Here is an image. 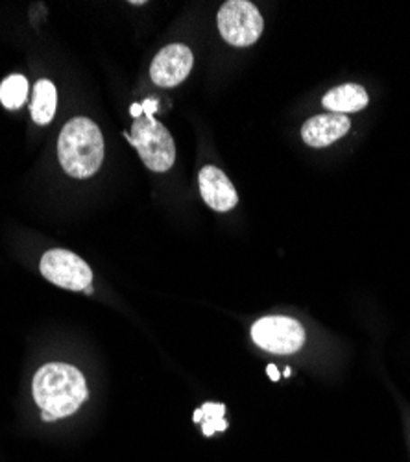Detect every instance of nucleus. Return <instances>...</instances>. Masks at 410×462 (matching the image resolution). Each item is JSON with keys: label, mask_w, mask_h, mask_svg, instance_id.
Segmentation results:
<instances>
[{"label": "nucleus", "mask_w": 410, "mask_h": 462, "mask_svg": "<svg viewBox=\"0 0 410 462\" xmlns=\"http://www.w3.org/2000/svg\"><path fill=\"white\" fill-rule=\"evenodd\" d=\"M323 107L331 109L333 113H355L368 106L369 97L362 86L357 84H344L331 89L323 95Z\"/></svg>", "instance_id": "10"}, {"label": "nucleus", "mask_w": 410, "mask_h": 462, "mask_svg": "<svg viewBox=\"0 0 410 462\" xmlns=\"http://www.w3.org/2000/svg\"><path fill=\"white\" fill-rule=\"evenodd\" d=\"M32 389L45 421L74 414L89 396L80 370L65 363H50L37 370Z\"/></svg>", "instance_id": "1"}, {"label": "nucleus", "mask_w": 410, "mask_h": 462, "mask_svg": "<svg viewBox=\"0 0 410 462\" xmlns=\"http://www.w3.org/2000/svg\"><path fill=\"white\" fill-rule=\"evenodd\" d=\"M200 192L202 199L205 200V204L220 213H226L230 209H233L239 202L237 190L233 187V183L228 180V176L223 174L220 169L213 167V165H205L200 171Z\"/></svg>", "instance_id": "8"}, {"label": "nucleus", "mask_w": 410, "mask_h": 462, "mask_svg": "<svg viewBox=\"0 0 410 462\" xmlns=\"http://www.w3.org/2000/svg\"><path fill=\"white\" fill-rule=\"evenodd\" d=\"M58 106V95L56 88L49 80H40L33 88V100H32V119L37 125H49Z\"/></svg>", "instance_id": "11"}, {"label": "nucleus", "mask_w": 410, "mask_h": 462, "mask_svg": "<svg viewBox=\"0 0 410 462\" xmlns=\"http://www.w3.org/2000/svg\"><path fill=\"white\" fill-rule=\"evenodd\" d=\"M204 418H202V430L205 437L214 435L216 431H226L228 430V421L223 420V412H226V407L222 403H205L202 407Z\"/></svg>", "instance_id": "13"}, {"label": "nucleus", "mask_w": 410, "mask_h": 462, "mask_svg": "<svg viewBox=\"0 0 410 462\" xmlns=\"http://www.w3.org/2000/svg\"><path fill=\"white\" fill-rule=\"evenodd\" d=\"M193 63L195 56L191 49L174 43L158 52L150 67V76L159 88H176L191 74Z\"/></svg>", "instance_id": "7"}, {"label": "nucleus", "mask_w": 410, "mask_h": 462, "mask_svg": "<svg viewBox=\"0 0 410 462\" xmlns=\"http://www.w3.org/2000/svg\"><path fill=\"white\" fill-rule=\"evenodd\" d=\"M142 115L135 119L132 135L124 134L132 146L137 148L142 163L154 172H167L176 162V146L169 130L154 119L158 107L156 100L141 104Z\"/></svg>", "instance_id": "3"}, {"label": "nucleus", "mask_w": 410, "mask_h": 462, "mask_svg": "<svg viewBox=\"0 0 410 462\" xmlns=\"http://www.w3.org/2000/svg\"><path fill=\"white\" fill-rule=\"evenodd\" d=\"M265 21L248 0H228L218 12L220 35L233 47L253 45L263 33Z\"/></svg>", "instance_id": "4"}, {"label": "nucleus", "mask_w": 410, "mask_h": 462, "mask_svg": "<svg viewBox=\"0 0 410 462\" xmlns=\"http://www.w3.org/2000/svg\"><path fill=\"white\" fill-rule=\"evenodd\" d=\"M269 375H270L274 381H278V379H279V372H278V368H276L274 365H270V366H269Z\"/></svg>", "instance_id": "15"}, {"label": "nucleus", "mask_w": 410, "mask_h": 462, "mask_svg": "<svg viewBox=\"0 0 410 462\" xmlns=\"http://www.w3.org/2000/svg\"><path fill=\"white\" fill-rule=\"evenodd\" d=\"M253 342L270 354L290 356L296 354L304 346L305 331L288 317H265L253 324L251 328Z\"/></svg>", "instance_id": "5"}, {"label": "nucleus", "mask_w": 410, "mask_h": 462, "mask_svg": "<svg viewBox=\"0 0 410 462\" xmlns=\"http://www.w3.org/2000/svg\"><path fill=\"white\" fill-rule=\"evenodd\" d=\"M350 119L341 113L316 115L302 128V139L313 148H325L350 132Z\"/></svg>", "instance_id": "9"}, {"label": "nucleus", "mask_w": 410, "mask_h": 462, "mask_svg": "<svg viewBox=\"0 0 410 462\" xmlns=\"http://www.w3.org/2000/svg\"><path fill=\"white\" fill-rule=\"evenodd\" d=\"M130 113L133 115L135 119H137V117H141V115H142V106H141V104H133V106H132V109H130Z\"/></svg>", "instance_id": "14"}, {"label": "nucleus", "mask_w": 410, "mask_h": 462, "mask_svg": "<svg viewBox=\"0 0 410 462\" xmlns=\"http://www.w3.org/2000/svg\"><path fill=\"white\" fill-rule=\"evenodd\" d=\"M202 418H204V412H202V409H198V411L195 412V421H196V423H202Z\"/></svg>", "instance_id": "16"}, {"label": "nucleus", "mask_w": 410, "mask_h": 462, "mask_svg": "<svg viewBox=\"0 0 410 462\" xmlns=\"http://www.w3.org/2000/svg\"><path fill=\"white\" fill-rule=\"evenodd\" d=\"M41 274L54 285L68 291L91 287L93 273L87 263L68 250H50L41 257Z\"/></svg>", "instance_id": "6"}, {"label": "nucleus", "mask_w": 410, "mask_h": 462, "mask_svg": "<svg viewBox=\"0 0 410 462\" xmlns=\"http://www.w3.org/2000/svg\"><path fill=\"white\" fill-rule=\"evenodd\" d=\"M58 156L63 171L72 178L93 176L104 160V137L87 117H77L65 125L58 141Z\"/></svg>", "instance_id": "2"}, {"label": "nucleus", "mask_w": 410, "mask_h": 462, "mask_svg": "<svg viewBox=\"0 0 410 462\" xmlns=\"http://www.w3.org/2000/svg\"><path fill=\"white\" fill-rule=\"evenodd\" d=\"M28 97V80L21 74L8 76L0 86V102L6 109H19Z\"/></svg>", "instance_id": "12"}]
</instances>
